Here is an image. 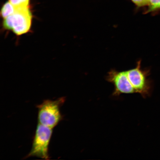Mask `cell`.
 I'll use <instances>...</instances> for the list:
<instances>
[{
    "mask_svg": "<svg viewBox=\"0 0 160 160\" xmlns=\"http://www.w3.org/2000/svg\"><path fill=\"white\" fill-rule=\"evenodd\" d=\"M138 7H144L148 4L149 0H132Z\"/></svg>",
    "mask_w": 160,
    "mask_h": 160,
    "instance_id": "ba28073f",
    "label": "cell"
},
{
    "mask_svg": "<svg viewBox=\"0 0 160 160\" xmlns=\"http://www.w3.org/2000/svg\"><path fill=\"white\" fill-rule=\"evenodd\" d=\"M15 8L30 7V0H9Z\"/></svg>",
    "mask_w": 160,
    "mask_h": 160,
    "instance_id": "52a82bcc",
    "label": "cell"
},
{
    "mask_svg": "<svg viewBox=\"0 0 160 160\" xmlns=\"http://www.w3.org/2000/svg\"><path fill=\"white\" fill-rule=\"evenodd\" d=\"M147 13L151 12L160 10V0H149Z\"/></svg>",
    "mask_w": 160,
    "mask_h": 160,
    "instance_id": "8992f818",
    "label": "cell"
},
{
    "mask_svg": "<svg viewBox=\"0 0 160 160\" xmlns=\"http://www.w3.org/2000/svg\"><path fill=\"white\" fill-rule=\"evenodd\" d=\"M65 101V97L55 100H45L38 105V123L53 128L63 119L60 108Z\"/></svg>",
    "mask_w": 160,
    "mask_h": 160,
    "instance_id": "7a4b0ae2",
    "label": "cell"
},
{
    "mask_svg": "<svg viewBox=\"0 0 160 160\" xmlns=\"http://www.w3.org/2000/svg\"><path fill=\"white\" fill-rule=\"evenodd\" d=\"M16 10V8L9 1L3 6L1 11V16L3 19L12 14Z\"/></svg>",
    "mask_w": 160,
    "mask_h": 160,
    "instance_id": "5b68a950",
    "label": "cell"
},
{
    "mask_svg": "<svg viewBox=\"0 0 160 160\" xmlns=\"http://www.w3.org/2000/svg\"><path fill=\"white\" fill-rule=\"evenodd\" d=\"M148 74L141 69V61H139L133 69L123 71L112 70L108 74L107 80L114 87L113 96L138 93L145 97L150 89Z\"/></svg>",
    "mask_w": 160,
    "mask_h": 160,
    "instance_id": "6da1fadb",
    "label": "cell"
},
{
    "mask_svg": "<svg viewBox=\"0 0 160 160\" xmlns=\"http://www.w3.org/2000/svg\"><path fill=\"white\" fill-rule=\"evenodd\" d=\"M53 129L38 123L31 150L25 158L36 157L46 160L50 159L49 147Z\"/></svg>",
    "mask_w": 160,
    "mask_h": 160,
    "instance_id": "277c9868",
    "label": "cell"
},
{
    "mask_svg": "<svg viewBox=\"0 0 160 160\" xmlns=\"http://www.w3.org/2000/svg\"><path fill=\"white\" fill-rule=\"evenodd\" d=\"M32 18L30 7L16 8L12 14L3 19V27L16 35L21 36L30 31Z\"/></svg>",
    "mask_w": 160,
    "mask_h": 160,
    "instance_id": "3957f363",
    "label": "cell"
}]
</instances>
